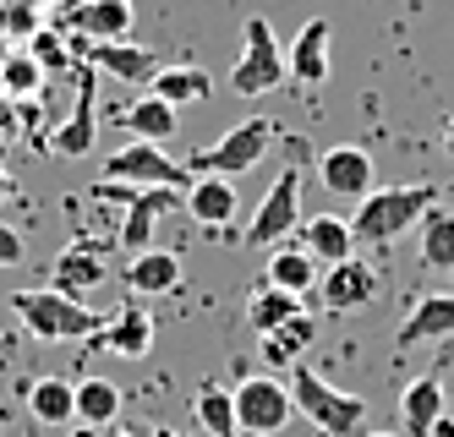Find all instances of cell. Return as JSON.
Segmentation results:
<instances>
[{
    "label": "cell",
    "instance_id": "d6986e66",
    "mask_svg": "<svg viewBox=\"0 0 454 437\" xmlns=\"http://www.w3.org/2000/svg\"><path fill=\"white\" fill-rule=\"evenodd\" d=\"M438 416H449V388L427 372V378H416V383H405V394H400V437H427L433 432V421Z\"/></svg>",
    "mask_w": 454,
    "mask_h": 437
},
{
    "label": "cell",
    "instance_id": "5b68a950",
    "mask_svg": "<svg viewBox=\"0 0 454 437\" xmlns=\"http://www.w3.org/2000/svg\"><path fill=\"white\" fill-rule=\"evenodd\" d=\"M285 77H290V66H285V50H279L274 22H269V17H247V27H241V55H236V66H231V93L263 98V93H274Z\"/></svg>",
    "mask_w": 454,
    "mask_h": 437
},
{
    "label": "cell",
    "instance_id": "8992f818",
    "mask_svg": "<svg viewBox=\"0 0 454 437\" xmlns=\"http://www.w3.org/2000/svg\"><path fill=\"white\" fill-rule=\"evenodd\" d=\"M231 394H236V426H241L247 437H274V432L290 426V416H296L290 383H279V378H269V372L241 378Z\"/></svg>",
    "mask_w": 454,
    "mask_h": 437
},
{
    "label": "cell",
    "instance_id": "836d02e7",
    "mask_svg": "<svg viewBox=\"0 0 454 437\" xmlns=\"http://www.w3.org/2000/svg\"><path fill=\"white\" fill-rule=\"evenodd\" d=\"M27 257V241H22V230H12L6 219H0V268H17Z\"/></svg>",
    "mask_w": 454,
    "mask_h": 437
},
{
    "label": "cell",
    "instance_id": "9c48e42d",
    "mask_svg": "<svg viewBox=\"0 0 454 437\" xmlns=\"http://www.w3.org/2000/svg\"><path fill=\"white\" fill-rule=\"evenodd\" d=\"M72 77H77V105L50 137V148L60 159H82V153H93V143H99V77H93V66H82V60H77Z\"/></svg>",
    "mask_w": 454,
    "mask_h": 437
},
{
    "label": "cell",
    "instance_id": "603a6c76",
    "mask_svg": "<svg viewBox=\"0 0 454 437\" xmlns=\"http://www.w3.org/2000/svg\"><path fill=\"white\" fill-rule=\"evenodd\" d=\"M153 98H165V105H203V98L214 93V77L203 72V66H159L153 82H148Z\"/></svg>",
    "mask_w": 454,
    "mask_h": 437
},
{
    "label": "cell",
    "instance_id": "2e32d148",
    "mask_svg": "<svg viewBox=\"0 0 454 437\" xmlns=\"http://www.w3.org/2000/svg\"><path fill=\"white\" fill-rule=\"evenodd\" d=\"M301 252H307L317 268H334V262L356 257L350 214H312V219H301Z\"/></svg>",
    "mask_w": 454,
    "mask_h": 437
},
{
    "label": "cell",
    "instance_id": "74e56055",
    "mask_svg": "<svg viewBox=\"0 0 454 437\" xmlns=\"http://www.w3.org/2000/svg\"><path fill=\"white\" fill-rule=\"evenodd\" d=\"M443 148H449V153H454V115H449V121H443Z\"/></svg>",
    "mask_w": 454,
    "mask_h": 437
},
{
    "label": "cell",
    "instance_id": "f1b7e54d",
    "mask_svg": "<svg viewBox=\"0 0 454 437\" xmlns=\"http://www.w3.org/2000/svg\"><path fill=\"white\" fill-rule=\"evenodd\" d=\"M416 246H421V262H427V268L454 274V214L449 208H433L427 219L416 224Z\"/></svg>",
    "mask_w": 454,
    "mask_h": 437
},
{
    "label": "cell",
    "instance_id": "b9f144b4",
    "mask_svg": "<svg viewBox=\"0 0 454 437\" xmlns=\"http://www.w3.org/2000/svg\"><path fill=\"white\" fill-rule=\"evenodd\" d=\"M0 197H6V176H0Z\"/></svg>",
    "mask_w": 454,
    "mask_h": 437
},
{
    "label": "cell",
    "instance_id": "f35d334b",
    "mask_svg": "<svg viewBox=\"0 0 454 437\" xmlns=\"http://www.w3.org/2000/svg\"><path fill=\"white\" fill-rule=\"evenodd\" d=\"M153 437H186V432H170V426H153Z\"/></svg>",
    "mask_w": 454,
    "mask_h": 437
},
{
    "label": "cell",
    "instance_id": "8fae6325",
    "mask_svg": "<svg viewBox=\"0 0 454 437\" xmlns=\"http://www.w3.org/2000/svg\"><path fill=\"white\" fill-rule=\"evenodd\" d=\"M378 290H383L378 268L362 262V257H345L334 268H323V279H317V295H323V307H329V312H362V307L378 300Z\"/></svg>",
    "mask_w": 454,
    "mask_h": 437
},
{
    "label": "cell",
    "instance_id": "ab89813d",
    "mask_svg": "<svg viewBox=\"0 0 454 437\" xmlns=\"http://www.w3.org/2000/svg\"><path fill=\"white\" fill-rule=\"evenodd\" d=\"M22 6H34V12H39V6H50V0H22ZM67 6H72V0H67Z\"/></svg>",
    "mask_w": 454,
    "mask_h": 437
},
{
    "label": "cell",
    "instance_id": "ba28073f",
    "mask_svg": "<svg viewBox=\"0 0 454 437\" xmlns=\"http://www.w3.org/2000/svg\"><path fill=\"white\" fill-rule=\"evenodd\" d=\"M105 181H126V186H165V191H186L192 170L181 159L165 153V143H126L105 159Z\"/></svg>",
    "mask_w": 454,
    "mask_h": 437
},
{
    "label": "cell",
    "instance_id": "7402d4cb",
    "mask_svg": "<svg viewBox=\"0 0 454 437\" xmlns=\"http://www.w3.org/2000/svg\"><path fill=\"white\" fill-rule=\"evenodd\" d=\"M181 203H186V214L198 219L203 230H224V224L236 219V181H224V176H198V181L186 186Z\"/></svg>",
    "mask_w": 454,
    "mask_h": 437
},
{
    "label": "cell",
    "instance_id": "ffe728a7",
    "mask_svg": "<svg viewBox=\"0 0 454 437\" xmlns=\"http://www.w3.org/2000/svg\"><path fill=\"white\" fill-rule=\"evenodd\" d=\"M285 66H290V77L296 82H307V88H317V82H329V22L323 17H312L296 39H290V50H285Z\"/></svg>",
    "mask_w": 454,
    "mask_h": 437
},
{
    "label": "cell",
    "instance_id": "ac0fdd59",
    "mask_svg": "<svg viewBox=\"0 0 454 437\" xmlns=\"http://www.w3.org/2000/svg\"><path fill=\"white\" fill-rule=\"evenodd\" d=\"M99 345H105L110 355H121V361H143V355L153 350V317L137 307V295L99 328Z\"/></svg>",
    "mask_w": 454,
    "mask_h": 437
},
{
    "label": "cell",
    "instance_id": "484cf974",
    "mask_svg": "<svg viewBox=\"0 0 454 437\" xmlns=\"http://www.w3.org/2000/svg\"><path fill=\"white\" fill-rule=\"evenodd\" d=\"M121 126L132 131L137 143H165V137H176V105H165V98H153V93H143L137 105H126L121 110Z\"/></svg>",
    "mask_w": 454,
    "mask_h": 437
},
{
    "label": "cell",
    "instance_id": "d4e9b609",
    "mask_svg": "<svg viewBox=\"0 0 454 437\" xmlns=\"http://www.w3.org/2000/svg\"><path fill=\"white\" fill-rule=\"evenodd\" d=\"M301 312H307V295H290V290H274V285L252 290V300H247V323H252L257 339L274 333V328H285L290 317H301Z\"/></svg>",
    "mask_w": 454,
    "mask_h": 437
},
{
    "label": "cell",
    "instance_id": "5bb4252c",
    "mask_svg": "<svg viewBox=\"0 0 454 437\" xmlns=\"http://www.w3.org/2000/svg\"><path fill=\"white\" fill-rule=\"evenodd\" d=\"M186 191H165V186H137V197L126 203V219H121V230H115V241H121V252L126 257H137V252H148L153 246V224H159V214H170L176 203H181Z\"/></svg>",
    "mask_w": 454,
    "mask_h": 437
},
{
    "label": "cell",
    "instance_id": "4dcf8cb0",
    "mask_svg": "<svg viewBox=\"0 0 454 437\" xmlns=\"http://www.w3.org/2000/svg\"><path fill=\"white\" fill-rule=\"evenodd\" d=\"M317 339V317L312 312H301V317H290L285 328H274V333H263V361L269 366H285V361H301V350Z\"/></svg>",
    "mask_w": 454,
    "mask_h": 437
},
{
    "label": "cell",
    "instance_id": "7bdbcfd3",
    "mask_svg": "<svg viewBox=\"0 0 454 437\" xmlns=\"http://www.w3.org/2000/svg\"><path fill=\"white\" fill-rule=\"evenodd\" d=\"M449 410H454V394H449Z\"/></svg>",
    "mask_w": 454,
    "mask_h": 437
},
{
    "label": "cell",
    "instance_id": "d590c367",
    "mask_svg": "<svg viewBox=\"0 0 454 437\" xmlns=\"http://www.w3.org/2000/svg\"><path fill=\"white\" fill-rule=\"evenodd\" d=\"M427 437H454V416H438V421H433V432H427Z\"/></svg>",
    "mask_w": 454,
    "mask_h": 437
},
{
    "label": "cell",
    "instance_id": "30bf717a",
    "mask_svg": "<svg viewBox=\"0 0 454 437\" xmlns=\"http://www.w3.org/2000/svg\"><path fill=\"white\" fill-rule=\"evenodd\" d=\"M82 66H93V72H110L115 82H132V88H148L159 60L148 44H126V39H77L72 44Z\"/></svg>",
    "mask_w": 454,
    "mask_h": 437
},
{
    "label": "cell",
    "instance_id": "277c9868",
    "mask_svg": "<svg viewBox=\"0 0 454 437\" xmlns=\"http://www.w3.org/2000/svg\"><path fill=\"white\" fill-rule=\"evenodd\" d=\"M274 137H279V126H274L269 115H252V121L231 126L219 143H208L203 153H192V159H186V170H192V181H198V176H224V181H236V176L257 170V164L269 159Z\"/></svg>",
    "mask_w": 454,
    "mask_h": 437
},
{
    "label": "cell",
    "instance_id": "83f0119b",
    "mask_svg": "<svg viewBox=\"0 0 454 437\" xmlns=\"http://www.w3.org/2000/svg\"><path fill=\"white\" fill-rule=\"evenodd\" d=\"M317 279H323V268H317L301 246H274V257H269V285H274V290L307 295V290H317Z\"/></svg>",
    "mask_w": 454,
    "mask_h": 437
},
{
    "label": "cell",
    "instance_id": "1f68e13d",
    "mask_svg": "<svg viewBox=\"0 0 454 437\" xmlns=\"http://www.w3.org/2000/svg\"><path fill=\"white\" fill-rule=\"evenodd\" d=\"M44 66L34 60V55H27V50H17V55H6V60H0V93H6V98H34L39 88H44Z\"/></svg>",
    "mask_w": 454,
    "mask_h": 437
},
{
    "label": "cell",
    "instance_id": "8d00e7d4",
    "mask_svg": "<svg viewBox=\"0 0 454 437\" xmlns=\"http://www.w3.org/2000/svg\"><path fill=\"white\" fill-rule=\"evenodd\" d=\"M12 33V0H0V39Z\"/></svg>",
    "mask_w": 454,
    "mask_h": 437
},
{
    "label": "cell",
    "instance_id": "9a60e30c",
    "mask_svg": "<svg viewBox=\"0 0 454 437\" xmlns=\"http://www.w3.org/2000/svg\"><path fill=\"white\" fill-rule=\"evenodd\" d=\"M132 0H72L60 22H67L77 39H126L132 33Z\"/></svg>",
    "mask_w": 454,
    "mask_h": 437
},
{
    "label": "cell",
    "instance_id": "7c38bea8",
    "mask_svg": "<svg viewBox=\"0 0 454 437\" xmlns=\"http://www.w3.org/2000/svg\"><path fill=\"white\" fill-rule=\"evenodd\" d=\"M317 181L329 197H345V203H362V197L378 186V170H372V153L367 148H329V153H317Z\"/></svg>",
    "mask_w": 454,
    "mask_h": 437
},
{
    "label": "cell",
    "instance_id": "60d3db41",
    "mask_svg": "<svg viewBox=\"0 0 454 437\" xmlns=\"http://www.w3.org/2000/svg\"><path fill=\"white\" fill-rule=\"evenodd\" d=\"M362 437H400V432H362Z\"/></svg>",
    "mask_w": 454,
    "mask_h": 437
},
{
    "label": "cell",
    "instance_id": "7a4b0ae2",
    "mask_svg": "<svg viewBox=\"0 0 454 437\" xmlns=\"http://www.w3.org/2000/svg\"><path fill=\"white\" fill-rule=\"evenodd\" d=\"M6 307L17 312V323L34 333V339H44V345H60V339H99V312L93 307H82V300H72V295H60V290H17Z\"/></svg>",
    "mask_w": 454,
    "mask_h": 437
},
{
    "label": "cell",
    "instance_id": "44dd1931",
    "mask_svg": "<svg viewBox=\"0 0 454 437\" xmlns=\"http://www.w3.org/2000/svg\"><path fill=\"white\" fill-rule=\"evenodd\" d=\"M121 279H126V290H132V295H170V290H181V257L148 246L137 257H126Z\"/></svg>",
    "mask_w": 454,
    "mask_h": 437
},
{
    "label": "cell",
    "instance_id": "4fadbf2b",
    "mask_svg": "<svg viewBox=\"0 0 454 437\" xmlns=\"http://www.w3.org/2000/svg\"><path fill=\"white\" fill-rule=\"evenodd\" d=\"M433 339H454V290L416 295V307H411V312L400 317V328H395V350L433 345Z\"/></svg>",
    "mask_w": 454,
    "mask_h": 437
},
{
    "label": "cell",
    "instance_id": "d6a6232c",
    "mask_svg": "<svg viewBox=\"0 0 454 437\" xmlns=\"http://www.w3.org/2000/svg\"><path fill=\"white\" fill-rule=\"evenodd\" d=\"M27 55H34V60L44 66V72H77V50H72L67 39H60L55 27H39L34 39H27Z\"/></svg>",
    "mask_w": 454,
    "mask_h": 437
},
{
    "label": "cell",
    "instance_id": "e0dca14e",
    "mask_svg": "<svg viewBox=\"0 0 454 437\" xmlns=\"http://www.w3.org/2000/svg\"><path fill=\"white\" fill-rule=\"evenodd\" d=\"M110 279V262L99 257V246H67L55 262H50V290L82 300L88 290H99Z\"/></svg>",
    "mask_w": 454,
    "mask_h": 437
},
{
    "label": "cell",
    "instance_id": "52a82bcc",
    "mask_svg": "<svg viewBox=\"0 0 454 437\" xmlns=\"http://www.w3.org/2000/svg\"><path fill=\"white\" fill-rule=\"evenodd\" d=\"M301 170H285V176H274V186H269V197L257 203V214L247 219V230H241V241L247 246H257V252H274V246H285V235L290 230H301Z\"/></svg>",
    "mask_w": 454,
    "mask_h": 437
},
{
    "label": "cell",
    "instance_id": "6da1fadb",
    "mask_svg": "<svg viewBox=\"0 0 454 437\" xmlns=\"http://www.w3.org/2000/svg\"><path fill=\"white\" fill-rule=\"evenodd\" d=\"M438 208V191L433 186H372L350 214L356 241H372V246H395L405 230H416Z\"/></svg>",
    "mask_w": 454,
    "mask_h": 437
},
{
    "label": "cell",
    "instance_id": "4316f807",
    "mask_svg": "<svg viewBox=\"0 0 454 437\" xmlns=\"http://www.w3.org/2000/svg\"><path fill=\"white\" fill-rule=\"evenodd\" d=\"M192 416H198V426L208 437H241L236 426V394L224 383H203L198 394H192Z\"/></svg>",
    "mask_w": 454,
    "mask_h": 437
},
{
    "label": "cell",
    "instance_id": "3957f363",
    "mask_svg": "<svg viewBox=\"0 0 454 437\" xmlns=\"http://www.w3.org/2000/svg\"><path fill=\"white\" fill-rule=\"evenodd\" d=\"M290 399H296V416H307L323 437H362V426H367V399L323 383L312 366L290 372Z\"/></svg>",
    "mask_w": 454,
    "mask_h": 437
},
{
    "label": "cell",
    "instance_id": "f546056e",
    "mask_svg": "<svg viewBox=\"0 0 454 437\" xmlns=\"http://www.w3.org/2000/svg\"><path fill=\"white\" fill-rule=\"evenodd\" d=\"M77 421L82 426H115L121 421V388L110 378H82L77 383Z\"/></svg>",
    "mask_w": 454,
    "mask_h": 437
},
{
    "label": "cell",
    "instance_id": "e575fe53",
    "mask_svg": "<svg viewBox=\"0 0 454 437\" xmlns=\"http://www.w3.org/2000/svg\"><path fill=\"white\" fill-rule=\"evenodd\" d=\"M0 137H17V110H12L6 93H0Z\"/></svg>",
    "mask_w": 454,
    "mask_h": 437
},
{
    "label": "cell",
    "instance_id": "cb8c5ba5",
    "mask_svg": "<svg viewBox=\"0 0 454 437\" xmlns=\"http://www.w3.org/2000/svg\"><path fill=\"white\" fill-rule=\"evenodd\" d=\"M27 410H34V421H44V426L77 421V383H67V378H34V383H27Z\"/></svg>",
    "mask_w": 454,
    "mask_h": 437
}]
</instances>
